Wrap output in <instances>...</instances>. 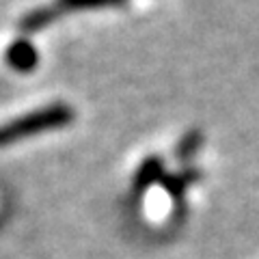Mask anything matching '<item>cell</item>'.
<instances>
[{"mask_svg":"<svg viewBox=\"0 0 259 259\" xmlns=\"http://www.w3.org/2000/svg\"><path fill=\"white\" fill-rule=\"evenodd\" d=\"M123 0H59V7L63 11H76V9H100V7L119 5Z\"/></svg>","mask_w":259,"mask_h":259,"instance_id":"52a82bcc","label":"cell"},{"mask_svg":"<svg viewBox=\"0 0 259 259\" xmlns=\"http://www.w3.org/2000/svg\"><path fill=\"white\" fill-rule=\"evenodd\" d=\"M37 61H39V56H37L35 46L26 41V39H18L7 50V63L18 71H30L37 65Z\"/></svg>","mask_w":259,"mask_h":259,"instance_id":"7a4b0ae2","label":"cell"},{"mask_svg":"<svg viewBox=\"0 0 259 259\" xmlns=\"http://www.w3.org/2000/svg\"><path fill=\"white\" fill-rule=\"evenodd\" d=\"M197 177H199V171L192 168V171H184V175H164L162 177V184H164V188L171 194H180L186 186L192 184Z\"/></svg>","mask_w":259,"mask_h":259,"instance_id":"8992f818","label":"cell"},{"mask_svg":"<svg viewBox=\"0 0 259 259\" xmlns=\"http://www.w3.org/2000/svg\"><path fill=\"white\" fill-rule=\"evenodd\" d=\"M61 11L63 9L59 5H56V7H39V9L26 13L20 20V30L22 32H37V30H41V28L48 26V24H52L56 18H59Z\"/></svg>","mask_w":259,"mask_h":259,"instance_id":"3957f363","label":"cell"},{"mask_svg":"<svg viewBox=\"0 0 259 259\" xmlns=\"http://www.w3.org/2000/svg\"><path fill=\"white\" fill-rule=\"evenodd\" d=\"M201 143H203V134L199 132V130H190V132H186L184 134V139L177 143V147H175V156L177 160H190L194 153H197V149L201 147Z\"/></svg>","mask_w":259,"mask_h":259,"instance_id":"5b68a950","label":"cell"},{"mask_svg":"<svg viewBox=\"0 0 259 259\" xmlns=\"http://www.w3.org/2000/svg\"><path fill=\"white\" fill-rule=\"evenodd\" d=\"M162 177H164V162L156 156H151L141 164L134 182L139 188H149V186H153L156 182H162Z\"/></svg>","mask_w":259,"mask_h":259,"instance_id":"277c9868","label":"cell"},{"mask_svg":"<svg viewBox=\"0 0 259 259\" xmlns=\"http://www.w3.org/2000/svg\"><path fill=\"white\" fill-rule=\"evenodd\" d=\"M71 119H74V110L69 106H65V104H52V106L28 112V115L18 117L9 121V123L0 125V147L24 141L32 134L46 132V130L65 127L71 123Z\"/></svg>","mask_w":259,"mask_h":259,"instance_id":"6da1fadb","label":"cell"}]
</instances>
